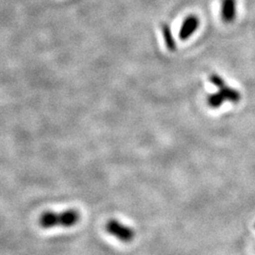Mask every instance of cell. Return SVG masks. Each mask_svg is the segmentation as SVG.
I'll use <instances>...</instances> for the list:
<instances>
[{
    "instance_id": "1",
    "label": "cell",
    "mask_w": 255,
    "mask_h": 255,
    "mask_svg": "<svg viewBox=\"0 0 255 255\" xmlns=\"http://www.w3.org/2000/svg\"><path fill=\"white\" fill-rule=\"evenodd\" d=\"M81 219V215L77 210H66L61 213L56 212H45L41 215L39 223L44 229L54 227H73Z\"/></svg>"
},
{
    "instance_id": "2",
    "label": "cell",
    "mask_w": 255,
    "mask_h": 255,
    "mask_svg": "<svg viewBox=\"0 0 255 255\" xmlns=\"http://www.w3.org/2000/svg\"><path fill=\"white\" fill-rule=\"evenodd\" d=\"M106 232L111 236L118 238L121 242L128 243L133 240L135 237V233L133 229L124 225L117 219H110L106 223Z\"/></svg>"
},
{
    "instance_id": "3",
    "label": "cell",
    "mask_w": 255,
    "mask_h": 255,
    "mask_svg": "<svg viewBox=\"0 0 255 255\" xmlns=\"http://www.w3.org/2000/svg\"><path fill=\"white\" fill-rule=\"evenodd\" d=\"M200 26V19L198 18L195 15H190L186 17L185 20L182 23V27L179 32V37L181 40H186L189 37L192 36V34L198 29Z\"/></svg>"
},
{
    "instance_id": "4",
    "label": "cell",
    "mask_w": 255,
    "mask_h": 255,
    "mask_svg": "<svg viewBox=\"0 0 255 255\" xmlns=\"http://www.w3.org/2000/svg\"><path fill=\"white\" fill-rule=\"evenodd\" d=\"M221 17L225 23H233L237 17V0H222Z\"/></svg>"
},
{
    "instance_id": "5",
    "label": "cell",
    "mask_w": 255,
    "mask_h": 255,
    "mask_svg": "<svg viewBox=\"0 0 255 255\" xmlns=\"http://www.w3.org/2000/svg\"><path fill=\"white\" fill-rule=\"evenodd\" d=\"M163 36H164V43L166 47L170 50V51H175L177 48L176 45V41L174 39L173 34L171 32V29L168 25H163Z\"/></svg>"
},
{
    "instance_id": "6",
    "label": "cell",
    "mask_w": 255,
    "mask_h": 255,
    "mask_svg": "<svg viewBox=\"0 0 255 255\" xmlns=\"http://www.w3.org/2000/svg\"><path fill=\"white\" fill-rule=\"evenodd\" d=\"M219 91L222 93L225 100L231 101L233 103H238L241 100V94L236 89H233L227 85L225 87H223L222 89H220Z\"/></svg>"
},
{
    "instance_id": "7",
    "label": "cell",
    "mask_w": 255,
    "mask_h": 255,
    "mask_svg": "<svg viewBox=\"0 0 255 255\" xmlns=\"http://www.w3.org/2000/svg\"><path fill=\"white\" fill-rule=\"evenodd\" d=\"M225 101L226 100H225L224 96L222 95V93L220 91L215 93V94H212L208 97V104H209L210 107H212V108H219Z\"/></svg>"
},
{
    "instance_id": "8",
    "label": "cell",
    "mask_w": 255,
    "mask_h": 255,
    "mask_svg": "<svg viewBox=\"0 0 255 255\" xmlns=\"http://www.w3.org/2000/svg\"><path fill=\"white\" fill-rule=\"evenodd\" d=\"M209 81L210 82H211V83H213L215 86H217V87L219 88V90L226 86L224 80H223L220 76L217 75V74H213V75H211L209 77Z\"/></svg>"
}]
</instances>
